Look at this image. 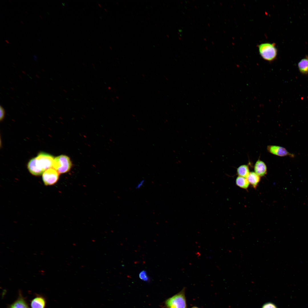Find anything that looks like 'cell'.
Listing matches in <instances>:
<instances>
[{
    "label": "cell",
    "instance_id": "obj_18",
    "mask_svg": "<svg viewBox=\"0 0 308 308\" xmlns=\"http://www.w3.org/2000/svg\"><path fill=\"white\" fill-rule=\"evenodd\" d=\"M144 183V180L141 181L137 185L136 188L137 189H139L142 186Z\"/></svg>",
    "mask_w": 308,
    "mask_h": 308
},
{
    "label": "cell",
    "instance_id": "obj_16",
    "mask_svg": "<svg viewBox=\"0 0 308 308\" xmlns=\"http://www.w3.org/2000/svg\"><path fill=\"white\" fill-rule=\"evenodd\" d=\"M262 308H277L276 306L271 303H268L264 304Z\"/></svg>",
    "mask_w": 308,
    "mask_h": 308
},
{
    "label": "cell",
    "instance_id": "obj_6",
    "mask_svg": "<svg viewBox=\"0 0 308 308\" xmlns=\"http://www.w3.org/2000/svg\"><path fill=\"white\" fill-rule=\"evenodd\" d=\"M267 150L269 153L274 155L285 157L289 156L294 157V155L289 152L285 148L278 145H270L267 147Z\"/></svg>",
    "mask_w": 308,
    "mask_h": 308
},
{
    "label": "cell",
    "instance_id": "obj_7",
    "mask_svg": "<svg viewBox=\"0 0 308 308\" xmlns=\"http://www.w3.org/2000/svg\"><path fill=\"white\" fill-rule=\"evenodd\" d=\"M46 304V298L40 294H36L30 303L31 308H45Z\"/></svg>",
    "mask_w": 308,
    "mask_h": 308
},
{
    "label": "cell",
    "instance_id": "obj_9",
    "mask_svg": "<svg viewBox=\"0 0 308 308\" xmlns=\"http://www.w3.org/2000/svg\"><path fill=\"white\" fill-rule=\"evenodd\" d=\"M254 169L255 172L260 177L264 176L267 174V166L264 162L260 159L256 162Z\"/></svg>",
    "mask_w": 308,
    "mask_h": 308
},
{
    "label": "cell",
    "instance_id": "obj_11",
    "mask_svg": "<svg viewBox=\"0 0 308 308\" xmlns=\"http://www.w3.org/2000/svg\"><path fill=\"white\" fill-rule=\"evenodd\" d=\"M247 179L250 184L255 189L256 188L260 179V177L254 172H250Z\"/></svg>",
    "mask_w": 308,
    "mask_h": 308
},
{
    "label": "cell",
    "instance_id": "obj_14",
    "mask_svg": "<svg viewBox=\"0 0 308 308\" xmlns=\"http://www.w3.org/2000/svg\"><path fill=\"white\" fill-rule=\"evenodd\" d=\"M236 183L238 186L245 189H247L250 184L247 178L240 176L237 177Z\"/></svg>",
    "mask_w": 308,
    "mask_h": 308
},
{
    "label": "cell",
    "instance_id": "obj_3",
    "mask_svg": "<svg viewBox=\"0 0 308 308\" xmlns=\"http://www.w3.org/2000/svg\"><path fill=\"white\" fill-rule=\"evenodd\" d=\"M54 159L53 156L49 154L40 152L35 157L36 162L38 166L44 172L52 168Z\"/></svg>",
    "mask_w": 308,
    "mask_h": 308
},
{
    "label": "cell",
    "instance_id": "obj_20",
    "mask_svg": "<svg viewBox=\"0 0 308 308\" xmlns=\"http://www.w3.org/2000/svg\"><path fill=\"white\" fill-rule=\"evenodd\" d=\"M6 42H8V43H9V42H8V41H7V40H6Z\"/></svg>",
    "mask_w": 308,
    "mask_h": 308
},
{
    "label": "cell",
    "instance_id": "obj_15",
    "mask_svg": "<svg viewBox=\"0 0 308 308\" xmlns=\"http://www.w3.org/2000/svg\"><path fill=\"white\" fill-rule=\"evenodd\" d=\"M139 277L142 280L146 281H149V278L146 272L144 271H142L139 273Z\"/></svg>",
    "mask_w": 308,
    "mask_h": 308
},
{
    "label": "cell",
    "instance_id": "obj_19",
    "mask_svg": "<svg viewBox=\"0 0 308 308\" xmlns=\"http://www.w3.org/2000/svg\"><path fill=\"white\" fill-rule=\"evenodd\" d=\"M192 308H198L197 307H192Z\"/></svg>",
    "mask_w": 308,
    "mask_h": 308
},
{
    "label": "cell",
    "instance_id": "obj_8",
    "mask_svg": "<svg viewBox=\"0 0 308 308\" xmlns=\"http://www.w3.org/2000/svg\"><path fill=\"white\" fill-rule=\"evenodd\" d=\"M8 308H30L25 298L24 297L20 291H19L17 299L9 305Z\"/></svg>",
    "mask_w": 308,
    "mask_h": 308
},
{
    "label": "cell",
    "instance_id": "obj_13",
    "mask_svg": "<svg viewBox=\"0 0 308 308\" xmlns=\"http://www.w3.org/2000/svg\"><path fill=\"white\" fill-rule=\"evenodd\" d=\"M298 67L300 72L303 74L308 72V57H306L301 60L299 62Z\"/></svg>",
    "mask_w": 308,
    "mask_h": 308
},
{
    "label": "cell",
    "instance_id": "obj_1",
    "mask_svg": "<svg viewBox=\"0 0 308 308\" xmlns=\"http://www.w3.org/2000/svg\"><path fill=\"white\" fill-rule=\"evenodd\" d=\"M72 165V162L68 157L61 155L54 158L52 167L60 174L64 173L70 170Z\"/></svg>",
    "mask_w": 308,
    "mask_h": 308
},
{
    "label": "cell",
    "instance_id": "obj_12",
    "mask_svg": "<svg viewBox=\"0 0 308 308\" xmlns=\"http://www.w3.org/2000/svg\"><path fill=\"white\" fill-rule=\"evenodd\" d=\"M237 172L239 176L247 178L250 173L248 166L246 165L240 166L237 169Z\"/></svg>",
    "mask_w": 308,
    "mask_h": 308
},
{
    "label": "cell",
    "instance_id": "obj_10",
    "mask_svg": "<svg viewBox=\"0 0 308 308\" xmlns=\"http://www.w3.org/2000/svg\"><path fill=\"white\" fill-rule=\"evenodd\" d=\"M27 168L30 173L35 176H40L44 172L37 165L35 157L29 161L27 164Z\"/></svg>",
    "mask_w": 308,
    "mask_h": 308
},
{
    "label": "cell",
    "instance_id": "obj_5",
    "mask_svg": "<svg viewBox=\"0 0 308 308\" xmlns=\"http://www.w3.org/2000/svg\"><path fill=\"white\" fill-rule=\"evenodd\" d=\"M59 173L55 169L51 168L45 171L42 174V179L46 185H52L58 181Z\"/></svg>",
    "mask_w": 308,
    "mask_h": 308
},
{
    "label": "cell",
    "instance_id": "obj_2",
    "mask_svg": "<svg viewBox=\"0 0 308 308\" xmlns=\"http://www.w3.org/2000/svg\"><path fill=\"white\" fill-rule=\"evenodd\" d=\"M258 47L260 54L263 59L271 62L276 58L277 50L274 43H262Z\"/></svg>",
    "mask_w": 308,
    "mask_h": 308
},
{
    "label": "cell",
    "instance_id": "obj_17",
    "mask_svg": "<svg viewBox=\"0 0 308 308\" xmlns=\"http://www.w3.org/2000/svg\"><path fill=\"white\" fill-rule=\"evenodd\" d=\"M0 120L1 121L4 119L5 116V110L1 106L0 107Z\"/></svg>",
    "mask_w": 308,
    "mask_h": 308
},
{
    "label": "cell",
    "instance_id": "obj_4",
    "mask_svg": "<svg viewBox=\"0 0 308 308\" xmlns=\"http://www.w3.org/2000/svg\"><path fill=\"white\" fill-rule=\"evenodd\" d=\"M168 308H187L184 292L182 291L167 299L165 302Z\"/></svg>",
    "mask_w": 308,
    "mask_h": 308
}]
</instances>
